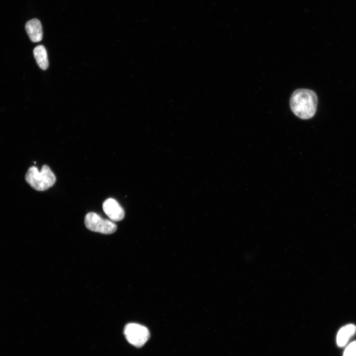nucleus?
Wrapping results in <instances>:
<instances>
[{
  "label": "nucleus",
  "mask_w": 356,
  "mask_h": 356,
  "mask_svg": "<svg viewBox=\"0 0 356 356\" xmlns=\"http://www.w3.org/2000/svg\"><path fill=\"white\" fill-rule=\"evenodd\" d=\"M317 105L316 93L308 89H298L292 94L290 105L293 114L302 119L312 118L315 115Z\"/></svg>",
  "instance_id": "nucleus-1"
},
{
  "label": "nucleus",
  "mask_w": 356,
  "mask_h": 356,
  "mask_svg": "<svg viewBox=\"0 0 356 356\" xmlns=\"http://www.w3.org/2000/svg\"><path fill=\"white\" fill-rule=\"evenodd\" d=\"M25 179L27 183L38 191H44L53 187L56 182V177L47 165L42 166L39 171L36 166L31 167L27 171Z\"/></svg>",
  "instance_id": "nucleus-2"
},
{
  "label": "nucleus",
  "mask_w": 356,
  "mask_h": 356,
  "mask_svg": "<svg viewBox=\"0 0 356 356\" xmlns=\"http://www.w3.org/2000/svg\"><path fill=\"white\" fill-rule=\"evenodd\" d=\"M86 228L93 232L104 234H111L117 230V225L112 221L103 219L95 212L87 213L85 217Z\"/></svg>",
  "instance_id": "nucleus-3"
},
{
  "label": "nucleus",
  "mask_w": 356,
  "mask_h": 356,
  "mask_svg": "<svg viewBox=\"0 0 356 356\" xmlns=\"http://www.w3.org/2000/svg\"><path fill=\"white\" fill-rule=\"evenodd\" d=\"M124 333L127 341L137 347L143 346L150 336V331L146 326L135 323L127 324Z\"/></svg>",
  "instance_id": "nucleus-4"
},
{
  "label": "nucleus",
  "mask_w": 356,
  "mask_h": 356,
  "mask_svg": "<svg viewBox=\"0 0 356 356\" xmlns=\"http://www.w3.org/2000/svg\"><path fill=\"white\" fill-rule=\"evenodd\" d=\"M103 208L106 215L114 222L120 221L125 217V211L116 199L110 198L103 204Z\"/></svg>",
  "instance_id": "nucleus-5"
},
{
  "label": "nucleus",
  "mask_w": 356,
  "mask_h": 356,
  "mask_svg": "<svg viewBox=\"0 0 356 356\" xmlns=\"http://www.w3.org/2000/svg\"><path fill=\"white\" fill-rule=\"evenodd\" d=\"M27 33L31 41L34 43L40 42L43 39V30L41 22L38 19L29 21L26 25Z\"/></svg>",
  "instance_id": "nucleus-6"
},
{
  "label": "nucleus",
  "mask_w": 356,
  "mask_h": 356,
  "mask_svg": "<svg viewBox=\"0 0 356 356\" xmlns=\"http://www.w3.org/2000/svg\"><path fill=\"white\" fill-rule=\"evenodd\" d=\"M356 332V326L353 324H347L341 327L336 336V343L338 347L346 346Z\"/></svg>",
  "instance_id": "nucleus-7"
},
{
  "label": "nucleus",
  "mask_w": 356,
  "mask_h": 356,
  "mask_svg": "<svg viewBox=\"0 0 356 356\" xmlns=\"http://www.w3.org/2000/svg\"><path fill=\"white\" fill-rule=\"evenodd\" d=\"M34 54L40 68L42 70H46L49 67V61L45 47L43 45L37 46L34 50Z\"/></svg>",
  "instance_id": "nucleus-8"
},
{
  "label": "nucleus",
  "mask_w": 356,
  "mask_h": 356,
  "mask_svg": "<svg viewBox=\"0 0 356 356\" xmlns=\"http://www.w3.org/2000/svg\"><path fill=\"white\" fill-rule=\"evenodd\" d=\"M343 356H356V341L347 344Z\"/></svg>",
  "instance_id": "nucleus-9"
}]
</instances>
